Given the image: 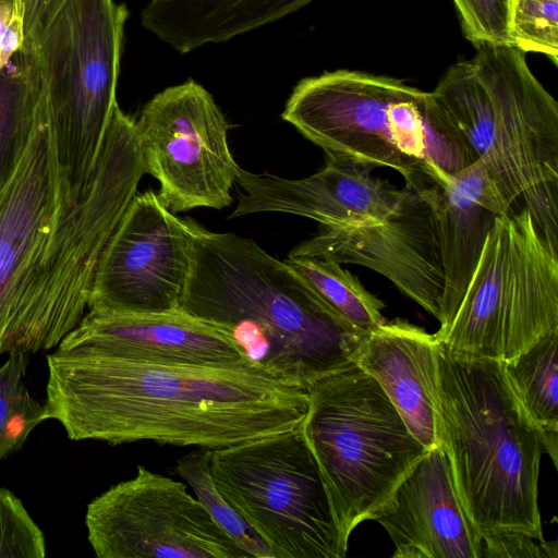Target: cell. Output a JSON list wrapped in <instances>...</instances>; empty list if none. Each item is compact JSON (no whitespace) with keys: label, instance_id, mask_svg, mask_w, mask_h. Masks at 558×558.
<instances>
[{"label":"cell","instance_id":"cell-7","mask_svg":"<svg viewBox=\"0 0 558 558\" xmlns=\"http://www.w3.org/2000/svg\"><path fill=\"white\" fill-rule=\"evenodd\" d=\"M126 19L114 0H65L41 36L15 54L51 120L68 203L87 189L118 105Z\"/></svg>","mask_w":558,"mask_h":558},{"label":"cell","instance_id":"cell-29","mask_svg":"<svg viewBox=\"0 0 558 558\" xmlns=\"http://www.w3.org/2000/svg\"><path fill=\"white\" fill-rule=\"evenodd\" d=\"M45 536L11 490L0 488V558H44Z\"/></svg>","mask_w":558,"mask_h":558},{"label":"cell","instance_id":"cell-1","mask_svg":"<svg viewBox=\"0 0 558 558\" xmlns=\"http://www.w3.org/2000/svg\"><path fill=\"white\" fill-rule=\"evenodd\" d=\"M47 366V420L58 421L72 440L216 450L292 429L307 413V390L250 361L138 362L60 342Z\"/></svg>","mask_w":558,"mask_h":558},{"label":"cell","instance_id":"cell-10","mask_svg":"<svg viewBox=\"0 0 558 558\" xmlns=\"http://www.w3.org/2000/svg\"><path fill=\"white\" fill-rule=\"evenodd\" d=\"M210 473L272 558L345 557L348 539L302 424L211 450Z\"/></svg>","mask_w":558,"mask_h":558},{"label":"cell","instance_id":"cell-8","mask_svg":"<svg viewBox=\"0 0 558 558\" xmlns=\"http://www.w3.org/2000/svg\"><path fill=\"white\" fill-rule=\"evenodd\" d=\"M302 428L348 541L427 452L378 383L353 362L307 388Z\"/></svg>","mask_w":558,"mask_h":558},{"label":"cell","instance_id":"cell-25","mask_svg":"<svg viewBox=\"0 0 558 558\" xmlns=\"http://www.w3.org/2000/svg\"><path fill=\"white\" fill-rule=\"evenodd\" d=\"M210 452L199 448L183 456L174 466L177 474L187 482L210 517L250 558H272L267 545L216 488L210 473Z\"/></svg>","mask_w":558,"mask_h":558},{"label":"cell","instance_id":"cell-31","mask_svg":"<svg viewBox=\"0 0 558 558\" xmlns=\"http://www.w3.org/2000/svg\"><path fill=\"white\" fill-rule=\"evenodd\" d=\"M65 0H13L23 22V47L33 45L47 28ZM21 48V49H22Z\"/></svg>","mask_w":558,"mask_h":558},{"label":"cell","instance_id":"cell-15","mask_svg":"<svg viewBox=\"0 0 558 558\" xmlns=\"http://www.w3.org/2000/svg\"><path fill=\"white\" fill-rule=\"evenodd\" d=\"M289 256L371 268L434 317H440L444 271L437 228L430 205L415 192L388 218L324 227Z\"/></svg>","mask_w":558,"mask_h":558},{"label":"cell","instance_id":"cell-28","mask_svg":"<svg viewBox=\"0 0 558 558\" xmlns=\"http://www.w3.org/2000/svg\"><path fill=\"white\" fill-rule=\"evenodd\" d=\"M515 0H453L463 34L476 48L513 46Z\"/></svg>","mask_w":558,"mask_h":558},{"label":"cell","instance_id":"cell-5","mask_svg":"<svg viewBox=\"0 0 558 558\" xmlns=\"http://www.w3.org/2000/svg\"><path fill=\"white\" fill-rule=\"evenodd\" d=\"M281 117L324 151L396 170L417 194L477 160L429 92L386 75L336 70L305 77Z\"/></svg>","mask_w":558,"mask_h":558},{"label":"cell","instance_id":"cell-26","mask_svg":"<svg viewBox=\"0 0 558 558\" xmlns=\"http://www.w3.org/2000/svg\"><path fill=\"white\" fill-rule=\"evenodd\" d=\"M26 354H11L0 367V460L20 450L28 435L47 420L45 404L25 383Z\"/></svg>","mask_w":558,"mask_h":558},{"label":"cell","instance_id":"cell-32","mask_svg":"<svg viewBox=\"0 0 558 558\" xmlns=\"http://www.w3.org/2000/svg\"><path fill=\"white\" fill-rule=\"evenodd\" d=\"M24 43L23 22L12 0L0 1V71L21 50Z\"/></svg>","mask_w":558,"mask_h":558},{"label":"cell","instance_id":"cell-22","mask_svg":"<svg viewBox=\"0 0 558 558\" xmlns=\"http://www.w3.org/2000/svg\"><path fill=\"white\" fill-rule=\"evenodd\" d=\"M558 331L539 338L511 360L502 361L508 384L539 430L544 452L555 466L558 456Z\"/></svg>","mask_w":558,"mask_h":558},{"label":"cell","instance_id":"cell-30","mask_svg":"<svg viewBox=\"0 0 558 558\" xmlns=\"http://www.w3.org/2000/svg\"><path fill=\"white\" fill-rule=\"evenodd\" d=\"M557 543L537 541L522 533H506L482 538V558H556Z\"/></svg>","mask_w":558,"mask_h":558},{"label":"cell","instance_id":"cell-21","mask_svg":"<svg viewBox=\"0 0 558 558\" xmlns=\"http://www.w3.org/2000/svg\"><path fill=\"white\" fill-rule=\"evenodd\" d=\"M313 0H148L142 26L180 53L226 43L274 23Z\"/></svg>","mask_w":558,"mask_h":558},{"label":"cell","instance_id":"cell-17","mask_svg":"<svg viewBox=\"0 0 558 558\" xmlns=\"http://www.w3.org/2000/svg\"><path fill=\"white\" fill-rule=\"evenodd\" d=\"M62 343L119 360L202 366L248 361L219 328L181 310L121 314L89 310Z\"/></svg>","mask_w":558,"mask_h":558},{"label":"cell","instance_id":"cell-24","mask_svg":"<svg viewBox=\"0 0 558 558\" xmlns=\"http://www.w3.org/2000/svg\"><path fill=\"white\" fill-rule=\"evenodd\" d=\"M0 71V195L12 178L32 137L36 94L20 66Z\"/></svg>","mask_w":558,"mask_h":558},{"label":"cell","instance_id":"cell-12","mask_svg":"<svg viewBox=\"0 0 558 558\" xmlns=\"http://www.w3.org/2000/svg\"><path fill=\"white\" fill-rule=\"evenodd\" d=\"M98 558H250L179 481L144 465L87 506Z\"/></svg>","mask_w":558,"mask_h":558},{"label":"cell","instance_id":"cell-33","mask_svg":"<svg viewBox=\"0 0 558 558\" xmlns=\"http://www.w3.org/2000/svg\"><path fill=\"white\" fill-rule=\"evenodd\" d=\"M1 1V0H0ZM13 1V0H12Z\"/></svg>","mask_w":558,"mask_h":558},{"label":"cell","instance_id":"cell-4","mask_svg":"<svg viewBox=\"0 0 558 558\" xmlns=\"http://www.w3.org/2000/svg\"><path fill=\"white\" fill-rule=\"evenodd\" d=\"M429 92L511 211L558 247V104L514 46H481Z\"/></svg>","mask_w":558,"mask_h":558},{"label":"cell","instance_id":"cell-16","mask_svg":"<svg viewBox=\"0 0 558 558\" xmlns=\"http://www.w3.org/2000/svg\"><path fill=\"white\" fill-rule=\"evenodd\" d=\"M325 166L303 179L239 168L238 204L231 217L283 213L316 220L324 227L381 221L413 193L372 174L373 166L340 153L325 151Z\"/></svg>","mask_w":558,"mask_h":558},{"label":"cell","instance_id":"cell-13","mask_svg":"<svg viewBox=\"0 0 558 558\" xmlns=\"http://www.w3.org/2000/svg\"><path fill=\"white\" fill-rule=\"evenodd\" d=\"M191 266L185 219L153 190L136 193L99 258L88 310L147 314L180 310Z\"/></svg>","mask_w":558,"mask_h":558},{"label":"cell","instance_id":"cell-18","mask_svg":"<svg viewBox=\"0 0 558 558\" xmlns=\"http://www.w3.org/2000/svg\"><path fill=\"white\" fill-rule=\"evenodd\" d=\"M393 558H482V538L458 496L441 446L428 449L375 514Z\"/></svg>","mask_w":558,"mask_h":558},{"label":"cell","instance_id":"cell-14","mask_svg":"<svg viewBox=\"0 0 558 558\" xmlns=\"http://www.w3.org/2000/svg\"><path fill=\"white\" fill-rule=\"evenodd\" d=\"M66 204L54 131L37 100L27 147L0 195V356L15 353V329L27 279Z\"/></svg>","mask_w":558,"mask_h":558},{"label":"cell","instance_id":"cell-11","mask_svg":"<svg viewBox=\"0 0 558 558\" xmlns=\"http://www.w3.org/2000/svg\"><path fill=\"white\" fill-rule=\"evenodd\" d=\"M136 126L146 173L172 214L232 203L240 166L228 143L231 126L206 88L193 80L167 87L143 107Z\"/></svg>","mask_w":558,"mask_h":558},{"label":"cell","instance_id":"cell-23","mask_svg":"<svg viewBox=\"0 0 558 558\" xmlns=\"http://www.w3.org/2000/svg\"><path fill=\"white\" fill-rule=\"evenodd\" d=\"M286 262L342 318L368 333L386 323L385 304L365 289L357 277L332 260L291 257Z\"/></svg>","mask_w":558,"mask_h":558},{"label":"cell","instance_id":"cell-27","mask_svg":"<svg viewBox=\"0 0 558 558\" xmlns=\"http://www.w3.org/2000/svg\"><path fill=\"white\" fill-rule=\"evenodd\" d=\"M513 46L558 62V0H515L512 17Z\"/></svg>","mask_w":558,"mask_h":558},{"label":"cell","instance_id":"cell-19","mask_svg":"<svg viewBox=\"0 0 558 558\" xmlns=\"http://www.w3.org/2000/svg\"><path fill=\"white\" fill-rule=\"evenodd\" d=\"M438 348L435 333L396 318L366 333L352 359L427 450L440 446Z\"/></svg>","mask_w":558,"mask_h":558},{"label":"cell","instance_id":"cell-3","mask_svg":"<svg viewBox=\"0 0 558 558\" xmlns=\"http://www.w3.org/2000/svg\"><path fill=\"white\" fill-rule=\"evenodd\" d=\"M438 391L440 446L476 533L544 541L542 436L511 390L502 361L459 359L439 342Z\"/></svg>","mask_w":558,"mask_h":558},{"label":"cell","instance_id":"cell-20","mask_svg":"<svg viewBox=\"0 0 558 558\" xmlns=\"http://www.w3.org/2000/svg\"><path fill=\"white\" fill-rule=\"evenodd\" d=\"M418 195L432 207L439 240L440 335L461 303L496 218L512 211L478 160Z\"/></svg>","mask_w":558,"mask_h":558},{"label":"cell","instance_id":"cell-6","mask_svg":"<svg viewBox=\"0 0 558 558\" xmlns=\"http://www.w3.org/2000/svg\"><path fill=\"white\" fill-rule=\"evenodd\" d=\"M145 173L136 121L117 105L87 189L63 205L27 279L16 354L54 348L81 322L101 253Z\"/></svg>","mask_w":558,"mask_h":558},{"label":"cell","instance_id":"cell-9","mask_svg":"<svg viewBox=\"0 0 558 558\" xmlns=\"http://www.w3.org/2000/svg\"><path fill=\"white\" fill-rule=\"evenodd\" d=\"M558 331V247L527 208L496 218L461 303L435 333L453 356L508 361Z\"/></svg>","mask_w":558,"mask_h":558},{"label":"cell","instance_id":"cell-2","mask_svg":"<svg viewBox=\"0 0 558 558\" xmlns=\"http://www.w3.org/2000/svg\"><path fill=\"white\" fill-rule=\"evenodd\" d=\"M191 266L180 310L223 331L245 357L292 386L352 363L366 333L333 311L284 260L252 239L185 219Z\"/></svg>","mask_w":558,"mask_h":558}]
</instances>
